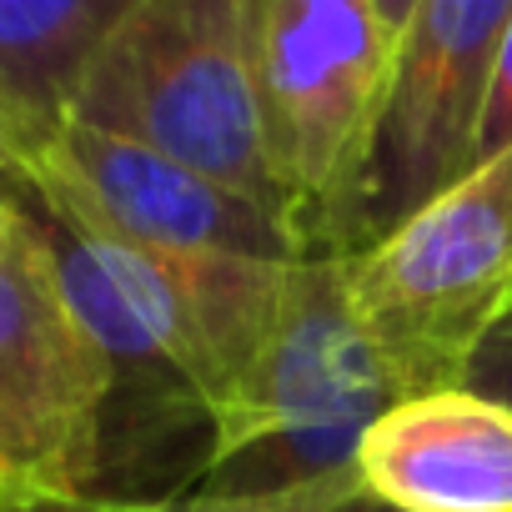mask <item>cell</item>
<instances>
[{"instance_id":"obj_6","label":"cell","mask_w":512,"mask_h":512,"mask_svg":"<svg viewBox=\"0 0 512 512\" xmlns=\"http://www.w3.org/2000/svg\"><path fill=\"white\" fill-rule=\"evenodd\" d=\"M512 26V0H417L397 31L392 81L377 116L357 251L382 241L402 216L477 166V131L497 56Z\"/></svg>"},{"instance_id":"obj_3","label":"cell","mask_w":512,"mask_h":512,"mask_svg":"<svg viewBox=\"0 0 512 512\" xmlns=\"http://www.w3.org/2000/svg\"><path fill=\"white\" fill-rule=\"evenodd\" d=\"M241 21L292 226L312 256H352L397 36L377 0H241Z\"/></svg>"},{"instance_id":"obj_7","label":"cell","mask_w":512,"mask_h":512,"mask_svg":"<svg viewBox=\"0 0 512 512\" xmlns=\"http://www.w3.org/2000/svg\"><path fill=\"white\" fill-rule=\"evenodd\" d=\"M11 166L61 206L151 251H226L262 256V262L312 256L277 211L236 196L231 186L151 146L81 121H61L46 146Z\"/></svg>"},{"instance_id":"obj_8","label":"cell","mask_w":512,"mask_h":512,"mask_svg":"<svg viewBox=\"0 0 512 512\" xmlns=\"http://www.w3.org/2000/svg\"><path fill=\"white\" fill-rule=\"evenodd\" d=\"M352 467L392 512H512V407L467 382L402 397Z\"/></svg>"},{"instance_id":"obj_15","label":"cell","mask_w":512,"mask_h":512,"mask_svg":"<svg viewBox=\"0 0 512 512\" xmlns=\"http://www.w3.org/2000/svg\"><path fill=\"white\" fill-rule=\"evenodd\" d=\"M412 6H417V0H377V11H382V21H387V31H392V36L407 26Z\"/></svg>"},{"instance_id":"obj_1","label":"cell","mask_w":512,"mask_h":512,"mask_svg":"<svg viewBox=\"0 0 512 512\" xmlns=\"http://www.w3.org/2000/svg\"><path fill=\"white\" fill-rule=\"evenodd\" d=\"M392 402L402 387L352 307L347 262L302 256L262 347L216 412V457L196 497H262L347 472Z\"/></svg>"},{"instance_id":"obj_5","label":"cell","mask_w":512,"mask_h":512,"mask_svg":"<svg viewBox=\"0 0 512 512\" xmlns=\"http://www.w3.org/2000/svg\"><path fill=\"white\" fill-rule=\"evenodd\" d=\"M106 402L111 367L26 201L21 236L0 246V502L96 497Z\"/></svg>"},{"instance_id":"obj_13","label":"cell","mask_w":512,"mask_h":512,"mask_svg":"<svg viewBox=\"0 0 512 512\" xmlns=\"http://www.w3.org/2000/svg\"><path fill=\"white\" fill-rule=\"evenodd\" d=\"M26 226V186L11 161H0V246H11Z\"/></svg>"},{"instance_id":"obj_12","label":"cell","mask_w":512,"mask_h":512,"mask_svg":"<svg viewBox=\"0 0 512 512\" xmlns=\"http://www.w3.org/2000/svg\"><path fill=\"white\" fill-rule=\"evenodd\" d=\"M507 141H512V26H507V41H502V56H497L492 91H487L482 131H477V161L492 156V151L507 146Z\"/></svg>"},{"instance_id":"obj_2","label":"cell","mask_w":512,"mask_h":512,"mask_svg":"<svg viewBox=\"0 0 512 512\" xmlns=\"http://www.w3.org/2000/svg\"><path fill=\"white\" fill-rule=\"evenodd\" d=\"M66 121L151 146L292 226L241 0H136L91 56Z\"/></svg>"},{"instance_id":"obj_14","label":"cell","mask_w":512,"mask_h":512,"mask_svg":"<svg viewBox=\"0 0 512 512\" xmlns=\"http://www.w3.org/2000/svg\"><path fill=\"white\" fill-rule=\"evenodd\" d=\"M0 512H176V507H126V502H0Z\"/></svg>"},{"instance_id":"obj_4","label":"cell","mask_w":512,"mask_h":512,"mask_svg":"<svg viewBox=\"0 0 512 512\" xmlns=\"http://www.w3.org/2000/svg\"><path fill=\"white\" fill-rule=\"evenodd\" d=\"M342 262L402 397L462 387L512 302V141Z\"/></svg>"},{"instance_id":"obj_9","label":"cell","mask_w":512,"mask_h":512,"mask_svg":"<svg viewBox=\"0 0 512 512\" xmlns=\"http://www.w3.org/2000/svg\"><path fill=\"white\" fill-rule=\"evenodd\" d=\"M136 0H0V161L56 136L71 96Z\"/></svg>"},{"instance_id":"obj_10","label":"cell","mask_w":512,"mask_h":512,"mask_svg":"<svg viewBox=\"0 0 512 512\" xmlns=\"http://www.w3.org/2000/svg\"><path fill=\"white\" fill-rule=\"evenodd\" d=\"M176 512H392V507L362 487L357 467H347L307 487L262 492V497H186Z\"/></svg>"},{"instance_id":"obj_11","label":"cell","mask_w":512,"mask_h":512,"mask_svg":"<svg viewBox=\"0 0 512 512\" xmlns=\"http://www.w3.org/2000/svg\"><path fill=\"white\" fill-rule=\"evenodd\" d=\"M467 387H477V392H487V397L512 407V302L497 317V327L482 337V347H477V357L467 367Z\"/></svg>"}]
</instances>
